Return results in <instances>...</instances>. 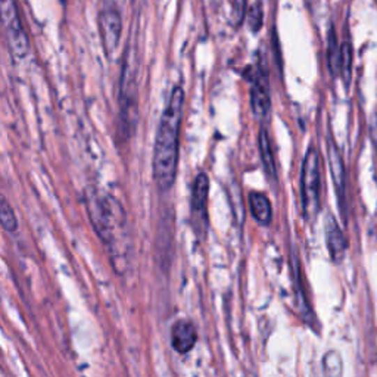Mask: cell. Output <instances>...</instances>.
<instances>
[{"mask_svg": "<svg viewBox=\"0 0 377 377\" xmlns=\"http://www.w3.org/2000/svg\"><path fill=\"white\" fill-rule=\"evenodd\" d=\"M324 235H326V243H328V249L334 263H342V259L345 258L346 249H348V242L344 236V233L337 224L336 218L332 214H328L326 217V223H324Z\"/></svg>", "mask_w": 377, "mask_h": 377, "instance_id": "obj_8", "label": "cell"}, {"mask_svg": "<svg viewBox=\"0 0 377 377\" xmlns=\"http://www.w3.org/2000/svg\"><path fill=\"white\" fill-rule=\"evenodd\" d=\"M258 141H259V155H261V161H263V165H264L266 174L271 181L276 180L277 178V168H276L275 155H272L271 143H270L268 134H267V132L264 128L261 130V132H259Z\"/></svg>", "mask_w": 377, "mask_h": 377, "instance_id": "obj_12", "label": "cell"}, {"mask_svg": "<svg viewBox=\"0 0 377 377\" xmlns=\"http://www.w3.org/2000/svg\"><path fill=\"white\" fill-rule=\"evenodd\" d=\"M328 157H329V165H330V173L333 177L334 190L337 194V199H339V205L342 210V215L345 217V198H346V168L344 164V158L334 145V141L330 140L328 143Z\"/></svg>", "mask_w": 377, "mask_h": 377, "instance_id": "obj_7", "label": "cell"}, {"mask_svg": "<svg viewBox=\"0 0 377 377\" xmlns=\"http://www.w3.org/2000/svg\"><path fill=\"white\" fill-rule=\"evenodd\" d=\"M120 130L130 136L137 124V84L133 61L125 58L120 83Z\"/></svg>", "mask_w": 377, "mask_h": 377, "instance_id": "obj_5", "label": "cell"}, {"mask_svg": "<svg viewBox=\"0 0 377 377\" xmlns=\"http://www.w3.org/2000/svg\"><path fill=\"white\" fill-rule=\"evenodd\" d=\"M197 344V330L187 320H178L171 329V345L178 354H187Z\"/></svg>", "mask_w": 377, "mask_h": 377, "instance_id": "obj_9", "label": "cell"}, {"mask_svg": "<svg viewBox=\"0 0 377 377\" xmlns=\"http://www.w3.org/2000/svg\"><path fill=\"white\" fill-rule=\"evenodd\" d=\"M249 27L254 33H258L263 27V8L259 3H256L255 6L251 8L249 10Z\"/></svg>", "mask_w": 377, "mask_h": 377, "instance_id": "obj_20", "label": "cell"}, {"mask_svg": "<svg viewBox=\"0 0 377 377\" xmlns=\"http://www.w3.org/2000/svg\"><path fill=\"white\" fill-rule=\"evenodd\" d=\"M0 226L8 233H15L18 230L17 214L3 194H0Z\"/></svg>", "mask_w": 377, "mask_h": 377, "instance_id": "obj_15", "label": "cell"}, {"mask_svg": "<svg viewBox=\"0 0 377 377\" xmlns=\"http://www.w3.org/2000/svg\"><path fill=\"white\" fill-rule=\"evenodd\" d=\"M231 12H230V22L235 25V27H239L242 24L245 14H246V0H233L231 3Z\"/></svg>", "mask_w": 377, "mask_h": 377, "instance_id": "obj_19", "label": "cell"}, {"mask_svg": "<svg viewBox=\"0 0 377 377\" xmlns=\"http://www.w3.org/2000/svg\"><path fill=\"white\" fill-rule=\"evenodd\" d=\"M87 211L96 235L108 246L116 272H123L128 256V233L121 203L111 194L95 192L87 201Z\"/></svg>", "mask_w": 377, "mask_h": 377, "instance_id": "obj_2", "label": "cell"}, {"mask_svg": "<svg viewBox=\"0 0 377 377\" xmlns=\"http://www.w3.org/2000/svg\"><path fill=\"white\" fill-rule=\"evenodd\" d=\"M208 192H210V178L206 174L201 173L193 185V194H192V205L193 210L199 214H203L208 201Z\"/></svg>", "mask_w": 377, "mask_h": 377, "instance_id": "obj_13", "label": "cell"}, {"mask_svg": "<svg viewBox=\"0 0 377 377\" xmlns=\"http://www.w3.org/2000/svg\"><path fill=\"white\" fill-rule=\"evenodd\" d=\"M369 130H370V140H371L373 149H374L376 153H377V112H374V114L371 115Z\"/></svg>", "mask_w": 377, "mask_h": 377, "instance_id": "obj_21", "label": "cell"}, {"mask_svg": "<svg viewBox=\"0 0 377 377\" xmlns=\"http://www.w3.org/2000/svg\"><path fill=\"white\" fill-rule=\"evenodd\" d=\"M323 369L328 376H341L342 374V360L341 355L330 351L323 358Z\"/></svg>", "mask_w": 377, "mask_h": 377, "instance_id": "obj_18", "label": "cell"}, {"mask_svg": "<svg viewBox=\"0 0 377 377\" xmlns=\"http://www.w3.org/2000/svg\"><path fill=\"white\" fill-rule=\"evenodd\" d=\"M0 27L6 37L10 54L17 59L27 56L30 40L20 18L17 0H0Z\"/></svg>", "mask_w": 377, "mask_h": 377, "instance_id": "obj_4", "label": "cell"}, {"mask_svg": "<svg viewBox=\"0 0 377 377\" xmlns=\"http://www.w3.org/2000/svg\"><path fill=\"white\" fill-rule=\"evenodd\" d=\"M185 92L174 87L170 100L162 112L153 148V180L161 192H168L176 181L178 165L180 127L183 121Z\"/></svg>", "mask_w": 377, "mask_h": 377, "instance_id": "obj_1", "label": "cell"}, {"mask_svg": "<svg viewBox=\"0 0 377 377\" xmlns=\"http://www.w3.org/2000/svg\"><path fill=\"white\" fill-rule=\"evenodd\" d=\"M292 270H293V280H295V289H296V298H298V304L299 309H301L302 316L305 320H308V316H311V309L308 307L307 298L304 293V284H302V272H301V266L298 263V258L293 255L292 256Z\"/></svg>", "mask_w": 377, "mask_h": 377, "instance_id": "obj_14", "label": "cell"}, {"mask_svg": "<svg viewBox=\"0 0 377 377\" xmlns=\"http://www.w3.org/2000/svg\"><path fill=\"white\" fill-rule=\"evenodd\" d=\"M320 155L316 148L311 146L304 158L301 171V193L305 218L314 221L320 211Z\"/></svg>", "mask_w": 377, "mask_h": 377, "instance_id": "obj_3", "label": "cell"}, {"mask_svg": "<svg viewBox=\"0 0 377 377\" xmlns=\"http://www.w3.org/2000/svg\"><path fill=\"white\" fill-rule=\"evenodd\" d=\"M271 107L270 93L267 82L264 79H259L254 83L251 89V108L252 114L256 116L258 120H263L268 115Z\"/></svg>", "mask_w": 377, "mask_h": 377, "instance_id": "obj_10", "label": "cell"}, {"mask_svg": "<svg viewBox=\"0 0 377 377\" xmlns=\"http://www.w3.org/2000/svg\"><path fill=\"white\" fill-rule=\"evenodd\" d=\"M99 34L100 40L103 45V50H105L107 56H112L115 54L116 47H118L120 38H121V30H123V21L120 12L112 6H108L102 9L99 14Z\"/></svg>", "mask_w": 377, "mask_h": 377, "instance_id": "obj_6", "label": "cell"}, {"mask_svg": "<svg viewBox=\"0 0 377 377\" xmlns=\"http://www.w3.org/2000/svg\"><path fill=\"white\" fill-rule=\"evenodd\" d=\"M249 205H251V213L254 218L261 224H270L272 218V208L266 197L261 192H251L249 193Z\"/></svg>", "mask_w": 377, "mask_h": 377, "instance_id": "obj_11", "label": "cell"}, {"mask_svg": "<svg viewBox=\"0 0 377 377\" xmlns=\"http://www.w3.org/2000/svg\"><path fill=\"white\" fill-rule=\"evenodd\" d=\"M339 56H341V47L337 45V36L333 27H330L328 33V63L329 71L333 77L339 74Z\"/></svg>", "mask_w": 377, "mask_h": 377, "instance_id": "obj_16", "label": "cell"}, {"mask_svg": "<svg viewBox=\"0 0 377 377\" xmlns=\"http://www.w3.org/2000/svg\"><path fill=\"white\" fill-rule=\"evenodd\" d=\"M339 74L346 87L351 84L353 79V46L349 42H345L341 46V56H339Z\"/></svg>", "mask_w": 377, "mask_h": 377, "instance_id": "obj_17", "label": "cell"}]
</instances>
